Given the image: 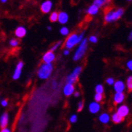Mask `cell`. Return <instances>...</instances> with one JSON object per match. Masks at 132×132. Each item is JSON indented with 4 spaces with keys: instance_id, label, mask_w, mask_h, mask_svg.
<instances>
[{
    "instance_id": "1",
    "label": "cell",
    "mask_w": 132,
    "mask_h": 132,
    "mask_svg": "<svg viewBox=\"0 0 132 132\" xmlns=\"http://www.w3.org/2000/svg\"><path fill=\"white\" fill-rule=\"evenodd\" d=\"M85 35V31H83L79 34L77 33H72L68 35L67 40L64 42V46L67 50H71L74 47H76L77 45H79L80 42L83 41Z\"/></svg>"
},
{
    "instance_id": "2",
    "label": "cell",
    "mask_w": 132,
    "mask_h": 132,
    "mask_svg": "<svg viewBox=\"0 0 132 132\" xmlns=\"http://www.w3.org/2000/svg\"><path fill=\"white\" fill-rule=\"evenodd\" d=\"M53 71L54 66L52 63H42L38 68L37 76L40 79H48L50 78Z\"/></svg>"
},
{
    "instance_id": "3",
    "label": "cell",
    "mask_w": 132,
    "mask_h": 132,
    "mask_svg": "<svg viewBox=\"0 0 132 132\" xmlns=\"http://www.w3.org/2000/svg\"><path fill=\"white\" fill-rule=\"evenodd\" d=\"M125 11L122 7H119L115 10H110L105 15L104 20L106 23L110 24V23H113L119 19H121L122 15H124Z\"/></svg>"
},
{
    "instance_id": "4",
    "label": "cell",
    "mask_w": 132,
    "mask_h": 132,
    "mask_svg": "<svg viewBox=\"0 0 132 132\" xmlns=\"http://www.w3.org/2000/svg\"><path fill=\"white\" fill-rule=\"evenodd\" d=\"M88 39L86 37H84L83 39V41L79 44V46L76 49V52H75V54L73 55V60L74 61H79L84 57L86 52H87L88 46Z\"/></svg>"
},
{
    "instance_id": "5",
    "label": "cell",
    "mask_w": 132,
    "mask_h": 132,
    "mask_svg": "<svg viewBox=\"0 0 132 132\" xmlns=\"http://www.w3.org/2000/svg\"><path fill=\"white\" fill-rule=\"evenodd\" d=\"M82 72V67L78 66L74 70L71 72L70 75H68L67 79H66V82L67 84H74L77 82V80L80 76V74Z\"/></svg>"
},
{
    "instance_id": "6",
    "label": "cell",
    "mask_w": 132,
    "mask_h": 132,
    "mask_svg": "<svg viewBox=\"0 0 132 132\" xmlns=\"http://www.w3.org/2000/svg\"><path fill=\"white\" fill-rule=\"evenodd\" d=\"M54 7V3L51 0H45L41 3L40 10L43 14H48L52 11Z\"/></svg>"
},
{
    "instance_id": "7",
    "label": "cell",
    "mask_w": 132,
    "mask_h": 132,
    "mask_svg": "<svg viewBox=\"0 0 132 132\" xmlns=\"http://www.w3.org/2000/svg\"><path fill=\"white\" fill-rule=\"evenodd\" d=\"M116 113L124 119L125 118H127L129 115V113H130V108L127 105H120L117 108Z\"/></svg>"
},
{
    "instance_id": "8",
    "label": "cell",
    "mask_w": 132,
    "mask_h": 132,
    "mask_svg": "<svg viewBox=\"0 0 132 132\" xmlns=\"http://www.w3.org/2000/svg\"><path fill=\"white\" fill-rule=\"evenodd\" d=\"M24 63L22 61H20L18 63H17V65L15 66V70H14L13 75H12V79L14 80H17V79H19L20 78L23 68H24Z\"/></svg>"
},
{
    "instance_id": "9",
    "label": "cell",
    "mask_w": 132,
    "mask_h": 132,
    "mask_svg": "<svg viewBox=\"0 0 132 132\" xmlns=\"http://www.w3.org/2000/svg\"><path fill=\"white\" fill-rule=\"evenodd\" d=\"M55 58H56V55L54 52L49 50L47 52H45L42 56L43 63H53V62L55 60Z\"/></svg>"
},
{
    "instance_id": "10",
    "label": "cell",
    "mask_w": 132,
    "mask_h": 132,
    "mask_svg": "<svg viewBox=\"0 0 132 132\" xmlns=\"http://www.w3.org/2000/svg\"><path fill=\"white\" fill-rule=\"evenodd\" d=\"M101 106L100 105V103H98V102L93 101L88 105V110L93 114L98 113L101 111Z\"/></svg>"
},
{
    "instance_id": "11",
    "label": "cell",
    "mask_w": 132,
    "mask_h": 132,
    "mask_svg": "<svg viewBox=\"0 0 132 132\" xmlns=\"http://www.w3.org/2000/svg\"><path fill=\"white\" fill-rule=\"evenodd\" d=\"M62 92H63V94L66 96H71L76 92V88H75L74 84H66L63 87V89H62Z\"/></svg>"
},
{
    "instance_id": "12",
    "label": "cell",
    "mask_w": 132,
    "mask_h": 132,
    "mask_svg": "<svg viewBox=\"0 0 132 132\" xmlns=\"http://www.w3.org/2000/svg\"><path fill=\"white\" fill-rule=\"evenodd\" d=\"M113 90L115 91V93H124L126 89L125 83L122 80H117L113 84Z\"/></svg>"
},
{
    "instance_id": "13",
    "label": "cell",
    "mask_w": 132,
    "mask_h": 132,
    "mask_svg": "<svg viewBox=\"0 0 132 132\" xmlns=\"http://www.w3.org/2000/svg\"><path fill=\"white\" fill-rule=\"evenodd\" d=\"M69 21V15L66 11H60L59 12V16H58V22L60 24L64 25Z\"/></svg>"
},
{
    "instance_id": "14",
    "label": "cell",
    "mask_w": 132,
    "mask_h": 132,
    "mask_svg": "<svg viewBox=\"0 0 132 132\" xmlns=\"http://www.w3.org/2000/svg\"><path fill=\"white\" fill-rule=\"evenodd\" d=\"M113 100L116 105H122L125 100L124 93H115L113 96Z\"/></svg>"
},
{
    "instance_id": "15",
    "label": "cell",
    "mask_w": 132,
    "mask_h": 132,
    "mask_svg": "<svg viewBox=\"0 0 132 132\" xmlns=\"http://www.w3.org/2000/svg\"><path fill=\"white\" fill-rule=\"evenodd\" d=\"M27 29L24 26H18L15 30V36L17 38H23L26 36Z\"/></svg>"
},
{
    "instance_id": "16",
    "label": "cell",
    "mask_w": 132,
    "mask_h": 132,
    "mask_svg": "<svg viewBox=\"0 0 132 132\" xmlns=\"http://www.w3.org/2000/svg\"><path fill=\"white\" fill-rule=\"evenodd\" d=\"M9 122V115L7 113H3L0 117V127L1 128L7 127Z\"/></svg>"
},
{
    "instance_id": "17",
    "label": "cell",
    "mask_w": 132,
    "mask_h": 132,
    "mask_svg": "<svg viewBox=\"0 0 132 132\" xmlns=\"http://www.w3.org/2000/svg\"><path fill=\"white\" fill-rule=\"evenodd\" d=\"M98 120L101 123L106 125L110 122V115L108 113H102L99 115Z\"/></svg>"
},
{
    "instance_id": "18",
    "label": "cell",
    "mask_w": 132,
    "mask_h": 132,
    "mask_svg": "<svg viewBox=\"0 0 132 132\" xmlns=\"http://www.w3.org/2000/svg\"><path fill=\"white\" fill-rule=\"evenodd\" d=\"M99 10H100V8L97 7L96 6H95L94 4H92L88 7L87 11H86V12H87L88 15L93 16V15H96L98 14Z\"/></svg>"
},
{
    "instance_id": "19",
    "label": "cell",
    "mask_w": 132,
    "mask_h": 132,
    "mask_svg": "<svg viewBox=\"0 0 132 132\" xmlns=\"http://www.w3.org/2000/svg\"><path fill=\"white\" fill-rule=\"evenodd\" d=\"M111 0H93V4H94L95 6H96L98 8H101L104 6L107 5L110 3Z\"/></svg>"
},
{
    "instance_id": "20",
    "label": "cell",
    "mask_w": 132,
    "mask_h": 132,
    "mask_svg": "<svg viewBox=\"0 0 132 132\" xmlns=\"http://www.w3.org/2000/svg\"><path fill=\"white\" fill-rule=\"evenodd\" d=\"M110 120H112V122L113 123H115V124H119V123H121L123 122V118H121L119 115H118V114L116 113H113V115L110 117Z\"/></svg>"
},
{
    "instance_id": "21",
    "label": "cell",
    "mask_w": 132,
    "mask_h": 132,
    "mask_svg": "<svg viewBox=\"0 0 132 132\" xmlns=\"http://www.w3.org/2000/svg\"><path fill=\"white\" fill-rule=\"evenodd\" d=\"M58 16H59V12H58V11H53V12H50V21L52 22V23L58 22Z\"/></svg>"
},
{
    "instance_id": "22",
    "label": "cell",
    "mask_w": 132,
    "mask_h": 132,
    "mask_svg": "<svg viewBox=\"0 0 132 132\" xmlns=\"http://www.w3.org/2000/svg\"><path fill=\"white\" fill-rule=\"evenodd\" d=\"M59 32L62 36H64V37H67L68 36L69 34H70V29L66 27V26H62L61 28H60V30H59Z\"/></svg>"
},
{
    "instance_id": "23",
    "label": "cell",
    "mask_w": 132,
    "mask_h": 132,
    "mask_svg": "<svg viewBox=\"0 0 132 132\" xmlns=\"http://www.w3.org/2000/svg\"><path fill=\"white\" fill-rule=\"evenodd\" d=\"M95 92H96V93L103 94V93H104V92H105L104 86H103L102 84H97V85L96 86V88H95Z\"/></svg>"
},
{
    "instance_id": "24",
    "label": "cell",
    "mask_w": 132,
    "mask_h": 132,
    "mask_svg": "<svg viewBox=\"0 0 132 132\" xmlns=\"http://www.w3.org/2000/svg\"><path fill=\"white\" fill-rule=\"evenodd\" d=\"M125 85H126V88H127L129 91H131L132 90V76H130L127 77Z\"/></svg>"
},
{
    "instance_id": "25",
    "label": "cell",
    "mask_w": 132,
    "mask_h": 132,
    "mask_svg": "<svg viewBox=\"0 0 132 132\" xmlns=\"http://www.w3.org/2000/svg\"><path fill=\"white\" fill-rule=\"evenodd\" d=\"M9 45H11V47H14L15 48V47H17L20 45V42L16 38H12V39L10 40Z\"/></svg>"
},
{
    "instance_id": "26",
    "label": "cell",
    "mask_w": 132,
    "mask_h": 132,
    "mask_svg": "<svg viewBox=\"0 0 132 132\" xmlns=\"http://www.w3.org/2000/svg\"><path fill=\"white\" fill-rule=\"evenodd\" d=\"M61 45H62V42H57L56 43H54L52 46H51L50 48V51H52V52H54V51H56L57 50H58L60 46H61Z\"/></svg>"
},
{
    "instance_id": "27",
    "label": "cell",
    "mask_w": 132,
    "mask_h": 132,
    "mask_svg": "<svg viewBox=\"0 0 132 132\" xmlns=\"http://www.w3.org/2000/svg\"><path fill=\"white\" fill-rule=\"evenodd\" d=\"M103 98H104V96L103 94H98V93H95L94 95V101L100 103L101 101H102Z\"/></svg>"
},
{
    "instance_id": "28",
    "label": "cell",
    "mask_w": 132,
    "mask_h": 132,
    "mask_svg": "<svg viewBox=\"0 0 132 132\" xmlns=\"http://www.w3.org/2000/svg\"><path fill=\"white\" fill-rule=\"evenodd\" d=\"M88 42H89L91 43H93V44H96L97 42H98V37H97L96 36H95V35H92L88 39Z\"/></svg>"
},
{
    "instance_id": "29",
    "label": "cell",
    "mask_w": 132,
    "mask_h": 132,
    "mask_svg": "<svg viewBox=\"0 0 132 132\" xmlns=\"http://www.w3.org/2000/svg\"><path fill=\"white\" fill-rule=\"evenodd\" d=\"M69 120H70V122L71 123H76L78 121V116L76 115V114H72V115H71L70 118H69Z\"/></svg>"
},
{
    "instance_id": "30",
    "label": "cell",
    "mask_w": 132,
    "mask_h": 132,
    "mask_svg": "<svg viewBox=\"0 0 132 132\" xmlns=\"http://www.w3.org/2000/svg\"><path fill=\"white\" fill-rule=\"evenodd\" d=\"M77 106H78V107H77V110H78L79 112L82 111V110H83V109H84V102H83V101H79Z\"/></svg>"
},
{
    "instance_id": "31",
    "label": "cell",
    "mask_w": 132,
    "mask_h": 132,
    "mask_svg": "<svg viewBox=\"0 0 132 132\" xmlns=\"http://www.w3.org/2000/svg\"><path fill=\"white\" fill-rule=\"evenodd\" d=\"M114 82H115V80H114V79L113 78H112V77H110V78H108L107 79H106V84H108V85H113V84H114Z\"/></svg>"
},
{
    "instance_id": "32",
    "label": "cell",
    "mask_w": 132,
    "mask_h": 132,
    "mask_svg": "<svg viewBox=\"0 0 132 132\" xmlns=\"http://www.w3.org/2000/svg\"><path fill=\"white\" fill-rule=\"evenodd\" d=\"M127 67L130 71H132V60H128L127 62Z\"/></svg>"
},
{
    "instance_id": "33",
    "label": "cell",
    "mask_w": 132,
    "mask_h": 132,
    "mask_svg": "<svg viewBox=\"0 0 132 132\" xmlns=\"http://www.w3.org/2000/svg\"><path fill=\"white\" fill-rule=\"evenodd\" d=\"M1 105H2L3 107L7 106V105H8V101H7V100H6V99L2 100V101H1Z\"/></svg>"
},
{
    "instance_id": "34",
    "label": "cell",
    "mask_w": 132,
    "mask_h": 132,
    "mask_svg": "<svg viewBox=\"0 0 132 132\" xmlns=\"http://www.w3.org/2000/svg\"><path fill=\"white\" fill-rule=\"evenodd\" d=\"M52 86H53V88L54 89H56L57 88H58V83H57V81L54 80V81L52 82Z\"/></svg>"
},
{
    "instance_id": "35",
    "label": "cell",
    "mask_w": 132,
    "mask_h": 132,
    "mask_svg": "<svg viewBox=\"0 0 132 132\" xmlns=\"http://www.w3.org/2000/svg\"><path fill=\"white\" fill-rule=\"evenodd\" d=\"M0 132H11V130L8 127H5V128H2Z\"/></svg>"
},
{
    "instance_id": "36",
    "label": "cell",
    "mask_w": 132,
    "mask_h": 132,
    "mask_svg": "<svg viewBox=\"0 0 132 132\" xmlns=\"http://www.w3.org/2000/svg\"><path fill=\"white\" fill-rule=\"evenodd\" d=\"M63 54H64V55H69V54H70V50L65 49V50H63Z\"/></svg>"
},
{
    "instance_id": "37",
    "label": "cell",
    "mask_w": 132,
    "mask_h": 132,
    "mask_svg": "<svg viewBox=\"0 0 132 132\" xmlns=\"http://www.w3.org/2000/svg\"><path fill=\"white\" fill-rule=\"evenodd\" d=\"M131 40H132V32H130L129 33V35H128V41L130 42Z\"/></svg>"
},
{
    "instance_id": "38",
    "label": "cell",
    "mask_w": 132,
    "mask_h": 132,
    "mask_svg": "<svg viewBox=\"0 0 132 132\" xmlns=\"http://www.w3.org/2000/svg\"><path fill=\"white\" fill-rule=\"evenodd\" d=\"M73 95H74L75 96H76V97H79V95H80V93H79V92H75Z\"/></svg>"
},
{
    "instance_id": "39",
    "label": "cell",
    "mask_w": 132,
    "mask_h": 132,
    "mask_svg": "<svg viewBox=\"0 0 132 132\" xmlns=\"http://www.w3.org/2000/svg\"><path fill=\"white\" fill-rule=\"evenodd\" d=\"M8 0H0V2H1L2 3H7Z\"/></svg>"
},
{
    "instance_id": "40",
    "label": "cell",
    "mask_w": 132,
    "mask_h": 132,
    "mask_svg": "<svg viewBox=\"0 0 132 132\" xmlns=\"http://www.w3.org/2000/svg\"><path fill=\"white\" fill-rule=\"evenodd\" d=\"M47 30L48 31H51V30H52V27H51V26H48L47 27Z\"/></svg>"
},
{
    "instance_id": "41",
    "label": "cell",
    "mask_w": 132,
    "mask_h": 132,
    "mask_svg": "<svg viewBox=\"0 0 132 132\" xmlns=\"http://www.w3.org/2000/svg\"><path fill=\"white\" fill-rule=\"evenodd\" d=\"M127 1H129V2H130V1H131V0H127Z\"/></svg>"
}]
</instances>
